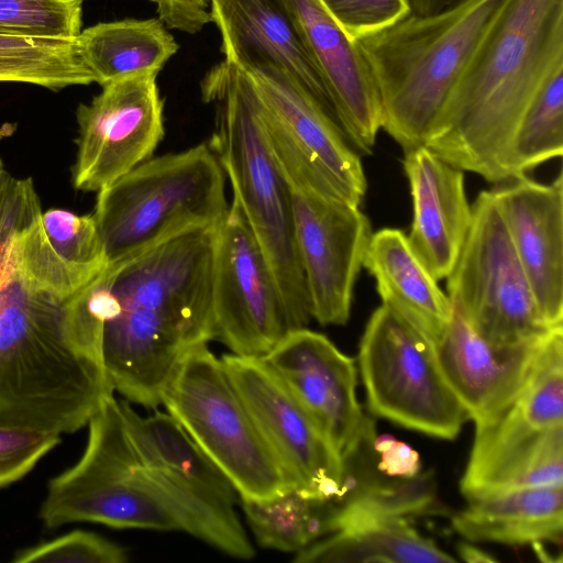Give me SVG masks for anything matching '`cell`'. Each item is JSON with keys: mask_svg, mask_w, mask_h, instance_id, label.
<instances>
[{"mask_svg": "<svg viewBox=\"0 0 563 563\" xmlns=\"http://www.w3.org/2000/svg\"><path fill=\"white\" fill-rule=\"evenodd\" d=\"M216 228L185 232L114 262V273L97 288L101 362L113 391L129 402L159 406L184 356L214 340Z\"/></svg>", "mask_w": 563, "mask_h": 563, "instance_id": "cell-1", "label": "cell"}, {"mask_svg": "<svg viewBox=\"0 0 563 563\" xmlns=\"http://www.w3.org/2000/svg\"><path fill=\"white\" fill-rule=\"evenodd\" d=\"M85 288L58 298L15 267L0 299L1 428L73 433L114 394Z\"/></svg>", "mask_w": 563, "mask_h": 563, "instance_id": "cell-2", "label": "cell"}, {"mask_svg": "<svg viewBox=\"0 0 563 563\" xmlns=\"http://www.w3.org/2000/svg\"><path fill=\"white\" fill-rule=\"evenodd\" d=\"M563 65V0H509L424 146L488 183L509 179L512 136Z\"/></svg>", "mask_w": 563, "mask_h": 563, "instance_id": "cell-3", "label": "cell"}, {"mask_svg": "<svg viewBox=\"0 0 563 563\" xmlns=\"http://www.w3.org/2000/svg\"><path fill=\"white\" fill-rule=\"evenodd\" d=\"M509 0H465L354 41L380 103L382 129L405 151L424 145Z\"/></svg>", "mask_w": 563, "mask_h": 563, "instance_id": "cell-4", "label": "cell"}, {"mask_svg": "<svg viewBox=\"0 0 563 563\" xmlns=\"http://www.w3.org/2000/svg\"><path fill=\"white\" fill-rule=\"evenodd\" d=\"M201 97L218 106L217 130L209 145L272 268L290 327L307 328L313 318L288 187L268 144L250 77L224 58L203 77Z\"/></svg>", "mask_w": 563, "mask_h": 563, "instance_id": "cell-5", "label": "cell"}, {"mask_svg": "<svg viewBox=\"0 0 563 563\" xmlns=\"http://www.w3.org/2000/svg\"><path fill=\"white\" fill-rule=\"evenodd\" d=\"M229 209L209 144L155 156L97 192L93 218L109 263L185 232L217 227Z\"/></svg>", "mask_w": 563, "mask_h": 563, "instance_id": "cell-6", "label": "cell"}, {"mask_svg": "<svg viewBox=\"0 0 563 563\" xmlns=\"http://www.w3.org/2000/svg\"><path fill=\"white\" fill-rule=\"evenodd\" d=\"M265 133L288 187L312 318L322 325H343L373 235L371 222L278 123L267 122Z\"/></svg>", "mask_w": 563, "mask_h": 563, "instance_id": "cell-7", "label": "cell"}, {"mask_svg": "<svg viewBox=\"0 0 563 563\" xmlns=\"http://www.w3.org/2000/svg\"><path fill=\"white\" fill-rule=\"evenodd\" d=\"M80 460L52 478L40 510L48 529L74 522L179 531L166 499L145 474L120 400H103L88 424Z\"/></svg>", "mask_w": 563, "mask_h": 563, "instance_id": "cell-8", "label": "cell"}, {"mask_svg": "<svg viewBox=\"0 0 563 563\" xmlns=\"http://www.w3.org/2000/svg\"><path fill=\"white\" fill-rule=\"evenodd\" d=\"M161 405L225 475L241 499L268 500L296 488L208 343L184 356Z\"/></svg>", "mask_w": 563, "mask_h": 563, "instance_id": "cell-9", "label": "cell"}, {"mask_svg": "<svg viewBox=\"0 0 563 563\" xmlns=\"http://www.w3.org/2000/svg\"><path fill=\"white\" fill-rule=\"evenodd\" d=\"M140 463L166 499L179 530L239 560L255 550L234 510L225 475L168 412L143 417L120 400Z\"/></svg>", "mask_w": 563, "mask_h": 563, "instance_id": "cell-10", "label": "cell"}, {"mask_svg": "<svg viewBox=\"0 0 563 563\" xmlns=\"http://www.w3.org/2000/svg\"><path fill=\"white\" fill-rule=\"evenodd\" d=\"M358 365L368 409L376 416L444 440L456 438L470 420L433 343L383 303L364 329Z\"/></svg>", "mask_w": 563, "mask_h": 563, "instance_id": "cell-11", "label": "cell"}, {"mask_svg": "<svg viewBox=\"0 0 563 563\" xmlns=\"http://www.w3.org/2000/svg\"><path fill=\"white\" fill-rule=\"evenodd\" d=\"M445 279L452 305L494 346L523 344L555 330L538 309L492 190L481 191L472 205L470 231Z\"/></svg>", "mask_w": 563, "mask_h": 563, "instance_id": "cell-12", "label": "cell"}, {"mask_svg": "<svg viewBox=\"0 0 563 563\" xmlns=\"http://www.w3.org/2000/svg\"><path fill=\"white\" fill-rule=\"evenodd\" d=\"M214 339L233 354L265 356L290 327L278 284L235 199L216 228Z\"/></svg>", "mask_w": 563, "mask_h": 563, "instance_id": "cell-13", "label": "cell"}, {"mask_svg": "<svg viewBox=\"0 0 563 563\" xmlns=\"http://www.w3.org/2000/svg\"><path fill=\"white\" fill-rule=\"evenodd\" d=\"M224 371L262 438L303 496L329 500L345 490V467L331 442L263 356L233 353Z\"/></svg>", "mask_w": 563, "mask_h": 563, "instance_id": "cell-14", "label": "cell"}, {"mask_svg": "<svg viewBox=\"0 0 563 563\" xmlns=\"http://www.w3.org/2000/svg\"><path fill=\"white\" fill-rule=\"evenodd\" d=\"M157 74L108 82L76 111L78 135L71 184L98 192L153 156L165 135Z\"/></svg>", "mask_w": 563, "mask_h": 563, "instance_id": "cell-15", "label": "cell"}, {"mask_svg": "<svg viewBox=\"0 0 563 563\" xmlns=\"http://www.w3.org/2000/svg\"><path fill=\"white\" fill-rule=\"evenodd\" d=\"M335 451L351 456L374 427L356 398V367L325 335L300 328L265 356Z\"/></svg>", "mask_w": 563, "mask_h": 563, "instance_id": "cell-16", "label": "cell"}, {"mask_svg": "<svg viewBox=\"0 0 563 563\" xmlns=\"http://www.w3.org/2000/svg\"><path fill=\"white\" fill-rule=\"evenodd\" d=\"M563 432V329L545 339L515 397L475 423L470 457L460 484L471 483L526 459Z\"/></svg>", "mask_w": 563, "mask_h": 563, "instance_id": "cell-17", "label": "cell"}, {"mask_svg": "<svg viewBox=\"0 0 563 563\" xmlns=\"http://www.w3.org/2000/svg\"><path fill=\"white\" fill-rule=\"evenodd\" d=\"M538 309L563 328V174L551 184L526 175L492 189Z\"/></svg>", "mask_w": 563, "mask_h": 563, "instance_id": "cell-18", "label": "cell"}, {"mask_svg": "<svg viewBox=\"0 0 563 563\" xmlns=\"http://www.w3.org/2000/svg\"><path fill=\"white\" fill-rule=\"evenodd\" d=\"M210 14L225 59L241 69L278 68L338 123L322 73L284 0H211Z\"/></svg>", "mask_w": 563, "mask_h": 563, "instance_id": "cell-19", "label": "cell"}, {"mask_svg": "<svg viewBox=\"0 0 563 563\" xmlns=\"http://www.w3.org/2000/svg\"><path fill=\"white\" fill-rule=\"evenodd\" d=\"M311 52L332 98L346 139L371 154L382 112L369 70L358 52L319 0H284Z\"/></svg>", "mask_w": 563, "mask_h": 563, "instance_id": "cell-20", "label": "cell"}, {"mask_svg": "<svg viewBox=\"0 0 563 563\" xmlns=\"http://www.w3.org/2000/svg\"><path fill=\"white\" fill-rule=\"evenodd\" d=\"M550 333L519 345L494 346L481 338L453 306L450 324L434 350L470 420L477 423L489 418L515 397Z\"/></svg>", "mask_w": 563, "mask_h": 563, "instance_id": "cell-21", "label": "cell"}, {"mask_svg": "<svg viewBox=\"0 0 563 563\" xmlns=\"http://www.w3.org/2000/svg\"><path fill=\"white\" fill-rule=\"evenodd\" d=\"M404 170L412 200L408 242L439 282L452 272L472 223L463 170L424 145L405 151Z\"/></svg>", "mask_w": 563, "mask_h": 563, "instance_id": "cell-22", "label": "cell"}, {"mask_svg": "<svg viewBox=\"0 0 563 563\" xmlns=\"http://www.w3.org/2000/svg\"><path fill=\"white\" fill-rule=\"evenodd\" d=\"M242 70L264 108L298 147L338 186L349 203L360 207L367 188L364 168L339 124L278 68L260 65Z\"/></svg>", "mask_w": 563, "mask_h": 563, "instance_id": "cell-23", "label": "cell"}, {"mask_svg": "<svg viewBox=\"0 0 563 563\" xmlns=\"http://www.w3.org/2000/svg\"><path fill=\"white\" fill-rule=\"evenodd\" d=\"M108 264L92 214L65 209L41 211L20 232L15 267L33 288L69 298Z\"/></svg>", "mask_w": 563, "mask_h": 563, "instance_id": "cell-24", "label": "cell"}, {"mask_svg": "<svg viewBox=\"0 0 563 563\" xmlns=\"http://www.w3.org/2000/svg\"><path fill=\"white\" fill-rule=\"evenodd\" d=\"M363 266L374 278L383 305L433 345L442 339L453 305L401 230L385 228L373 233Z\"/></svg>", "mask_w": 563, "mask_h": 563, "instance_id": "cell-25", "label": "cell"}, {"mask_svg": "<svg viewBox=\"0 0 563 563\" xmlns=\"http://www.w3.org/2000/svg\"><path fill=\"white\" fill-rule=\"evenodd\" d=\"M452 527L471 542L532 548L561 544L563 485L516 488L468 499L453 516Z\"/></svg>", "mask_w": 563, "mask_h": 563, "instance_id": "cell-26", "label": "cell"}, {"mask_svg": "<svg viewBox=\"0 0 563 563\" xmlns=\"http://www.w3.org/2000/svg\"><path fill=\"white\" fill-rule=\"evenodd\" d=\"M296 563L456 562L420 534L407 518L362 520L329 533L296 553Z\"/></svg>", "mask_w": 563, "mask_h": 563, "instance_id": "cell-27", "label": "cell"}, {"mask_svg": "<svg viewBox=\"0 0 563 563\" xmlns=\"http://www.w3.org/2000/svg\"><path fill=\"white\" fill-rule=\"evenodd\" d=\"M78 42L95 82L143 74H158L178 51V44L159 19H125L85 29Z\"/></svg>", "mask_w": 563, "mask_h": 563, "instance_id": "cell-28", "label": "cell"}, {"mask_svg": "<svg viewBox=\"0 0 563 563\" xmlns=\"http://www.w3.org/2000/svg\"><path fill=\"white\" fill-rule=\"evenodd\" d=\"M433 512L441 508L430 474L393 482L352 481L341 497L330 500L325 536L362 520L408 519Z\"/></svg>", "mask_w": 563, "mask_h": 563, "instance_id": "cell-29", "label": "cell"}, {"mask_svg": "<svg viewBox=\"0 0 563 563\" xmlns=\"http://www.w3.org/2000/svg\"><path fill=\"white\" fill-rule=\"evenodd\" d=\"M0 81L49 90L89 85L95 78L77 38H35L0 34Z\"/></svg>", "mask_w": 563, "mask_h": 563, "instance_id": "cell-30", "label": "cell"}, {"mask_svg": "<svg viewBox=\"0 0 563 563\" xmlns=\"http://www.w3.org/2000/svg\"><path fill=\"white\" fill-rule=\"evenodd\" d=\"M329 500L306 497L296 488L268 500L241 499L257 543L295 553L325 536Z\"/></svg>", "mask_w": 563, "mask_h": 563, "instance_id": "cell-31", "label": "cell"}, {"mask_svg": "<svg viewBox=\"0 0 563 563\" xmlns=\"http://www.w3.org/2000/svg\"><path fill=\"white\" fill-rule=\"evenodd\" d=\"M563 154V65L548 77L509 145V179Z\"/></svg>", "mask_w": 563, "mask_h": 563, "instance_id": "cell-32", "label": "cell"}, {"mask_svg": "<svg viewBox=\"0 0 563 563\" xmlns=\"http://www.w3.org/2000/svg\"><path fill=\"white\" fill-rule=\"evenodd\" d=\"M82 0H0V34L35 38H77Z\"/></svg>", "mask_w": 563, "mask_h": 563, "instance_id": "cell-33", "label": "cell"}, {"mask_svg": "<svg viewBox=\"0 0 563 563\" xmlns=\"http://www.w3.org/2000/svg\"><path fill=\"white\" fill-rule=\"evenodd\" d=\"M128 552L119 544L95 532L74 530L56 539L20 550L13 563L81 562L123 563Z\"/></svg>", "mask_w": 563, "mask_h": 563, "instance_id": "cell-34", "label": "cell"}, {"mask_svg": "<svg viewBox=\"0 0 563 563\" xmlns=\"http://www.w3.org/2000/svg\"><path fill=\"white\" fill-rule=\"evenodd\" d=\"M345 35L355 41L411 13L409 0H319Z\"/></svg>", "mask_w": 563, "mask_h": 563, "instance_id": "cell-35", "label": "cell"}, {"mask_svg": "<svg viewBox=\"0 0 563 563\" xmlns=\"http://www.w3.org/2000/svg\"><path fill=\"white\" fill-rule=\"evenodd\" d=\"M60 441L58 434L0 427V488L24 477Z\"/></svg>", "mask_w": 563, "mask_h": 563, "instance_id": "cell-36", "label": "cell"}, {"mask_svg": "<svg viewBox=\"0 0 563 563\" xmlns=\"http://www.w3.org/2000/svg\"><path fill=\"white\" fill-rule=\"evenodd\" d=\"M158 19L169 29L195 34L211 22V0H152Z\"/></svg>", "mask_w": 563, "mask_h": 563, "instance_id": "cell-37", "label": "cell"}, {"mask_svg": "<svg viewBox=\"0 0 563 563\" xmlns=\"http://www.w3.org/2000/svg\"><path fill=\"white\" fill-rule=\"evenodd\" d=\"M373 448L380 455L378 468L388 476L411 478L420 472L418 453L408 444L390 437L375 438Z\"/></svg>", "mask_w": 563, "mask_h": 563, "instance_id": "cell-38", "label": "cell"}, {"mask_svg": "<svg viewBox=\"0 0 563 563\" xmlns=\"http://www.w3.org/2000/svg\"><path fill=\"white\" fill-rule=\"evenodd\" d=\"M465 0H409L411 13L418 15L433 14L450 9Z\"/></svg>", "mask_w": 563, "mask_h": 563, "instance_id": "cell-39", "label": "cell"}, {"mask_svg": "<svg viewBox=\"0 0 563 563\" xmlns=\"http://www.w3.org/2000/svg\"><path fill=\"white\" fill-rule=\"evenodd\" d=\"M459 556L470 563H485L497 562L498 560L490 555L488 552L477 548L471 543H460L457 545Z\"/></svg>", "mask_w": 563, "mask_h": 563, "instance_id": "cell-40", "label": "cell"}, {"mask_svg": "<svg viewBox=\"0 0 563 563\" xmlns=\"http://www.w3.org/2000/svg\"><path fill=\"white\" fill-rule=\"evenodd\" d=\"M5 170L7 169L4 168V164H3L2 159L0 158V181H1Z\"/></svg>", "mask_w": 563, "mask_h": 563, "instance_id": "cell-41", "label": "cell"}]
</instances>
